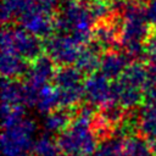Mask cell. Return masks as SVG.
Returning a JSON list of instances; mask_svg holds the SVG:
<instances>
[{
    "instance_id": "4316f807",
    "label": "cell",
    "mask_w": 156,
    "mask_h": 156,
    "mask_svg": "<svg viewBox=\"0 0 156 156\" xmlns=\"http://www.w3.org/2000/svg\"><path fill=\"white\" fill-rule=\"evenodd\" d=\"M77 4H78V0H58V10L67 9V7L77 5Z\"/></svg>"
},
{
    "instance_id": "5bb4252c",
    "label": "cell",
    "mask_w": 156,
    "mask_h": 156,
    "mask_svg": "<svg viewBox=\"0 0 156 156\" xmlns=\"http://www.w3.org/2000/svg\"><path fill=\"white\" fill-rule=\"evenodd\" d=\"M83 74L76 66H61L57 67L54 77V87L60 90L71 89L79 85H83Z\"/></svg>"
},
{
    "instance_id": "9c48e42d",
    "label": "cell",
    "mask_w": 156,
    "mask_h": 156,
    "mask_svg": "<svg viewBox=\"0 0 156 156\" xmlns=\"http://www.w3.org/2000/svg\"><path fill=\"white\" fill-rule=\"evenodd\" d=\"M30 69L29 61L21 57L15 51H1L0 71L5 79H20L27 77Z\"/></svg>"
},
{
    "instance_id": "9a60e30c",
    "label": "cell",
    "mask_w": 156,
    "mask_h": 156,
    "mask_svg": "<svg viewBox=\"0 0 156 156\" xmlns=\"http://www.w3.org/2000/svg\"><path fill=\"white\" fill-rule=\"evenodd\" d=\"M2 104L11 106H24V83L17 79H5L1 82Z\"/></svg>"
},
{
    "instance_id": "d6986e66",
    "label": "cell",
    "mask_w": 156,
    "mask_h": 156,
    "mask_svg": "<svg viewBox=\"0 0 156 156\" xmlns=\"http://www.w3.org/2000/svg\"><path fill=\"white\" fill-rule=\"evenodd\" d=\"M127 110L118 102H108L99 108L98 117L110 128L118 126L126 117Z\"/></svg>"
},
{
    "instance_id": "e0dca14e",
    "label": "cell",
    "mask_w": 156,
    "mask_h": 156,
    "mask_svg": "<svg viewBox=\"0 0 156 156\" xmlns=\"http://www.w3.org/2000/svg\"><path fill=\"white\" fill-rule=\"evenodd\" d=\"M139 134L151 144L156 143V108L149 104L139 110Z\"/></svg>"
},
{
    "instance_id": "83f0119b",
    "label": "cell",
    "mask_w": 156,
    "mask_h": 156,
    "mask_svg": "<svg viewBox=\"0 0 156 156\" xmlns=\"http://www.w3.org/2000/svg\"><path fill=\"white\" fill-rule=\"evenodd\" d=\"M95 1H98V0H78V4H80V5H83V6H85V7H89L91 4H94Z\"/></svg>"
},
{
    "instance_id": "cb8c5ba5",
    "label": "cell",
    "mask_w": 156,
    "mask_h": 156,
    "mask_svg": "<svg viewBox=\"0 0 156 156\" xmlns=\"http://www.w3.org/2000/svg\"><path fill=\"white\" fill-rule=\"evenodd\" d=\"M144 10L150 27L156 30V0H147L144 5Z\"/></svg>"
},
{
    "instance_id": "f546056e",
    "label": "cell",
    "mask_w": 156,
    "mask_h": 156,
    "mask_svg": "<svg viewBox=\"0 0 156 156\" xmlns=\"http://www.w3.org/2000/svg\"><path fill=\"white\" fill-rule=\"evenodd\" d=\"M105 1H108V0H105Z\"/></svg>"
},
{
    "instance_id": "7a4b0ae2",
    "label": "cell",
    "mask_w": 156,
    "mask_h": 156,
    "mask_svg": "<svg viewBox=\"0 0 156 156\" xmlns=\"http://www.w3.org/2000/svg\"><path fill=\"white\" fill-rule=\"evenodd\" d=\"M35 130L37 126L29 118H24L11 128L2 129L1 149L4 156H32Z\"/></svg>"
},
{
    "instance_id": "4fadbf2b",
    "label": "cell",
    "mask_w": 156,
    "mask_h": 156,
    "mask_svg": "<svg viewBox=\"0 0 156 156\" xmlns=\"http://www.w3.org/2000/svg\"><path fill=\"white\" fill-rule=\"evenodd\" d=\"M37 9L33 0H2L1 21L2 24H11L15 20H21L24 15Z\"/></svg>"
},
{
    "instance_id": "ffe728a7",
    "label": "cell",
    "mask_w": 156,
    "mask_h": 156,
    "mask_svg": "<svg viewBox=\"0 0 156 156\" xmlns=\"http://www.w3.org/2000/svg\"><path fill=\"white\" fill-rule=\"evenodd\" d=\"M62 154L57 140L50 134H43L34 141L32 156H62Z\"/></svg>"
},
{
    "instance_id": "8fae6325",
    "label": "cell",
    "mask_w": 156,
    "mask_h": 156,
    "mask_svg": "<svg viewBox=\"0 0 156 156\" xmlns=\"http://www.w3.org/2000/svg\"><path fill=\"white\" fill-rule=\"evenodd\" d=\"M118 80H121L127 87L141 89L146 93V90L151 85L149 67L145 62L134 61L127 67V69Z\"/></svg>"
},
{
    "instance_id": "d4e9b609",
    "label": "cell",
    "mask_w": 156,
    "mask_h": 156,
    "mask_svg": "<svg viewBox=\"0 0 156 156\" xmlns=\"http://www.w3.org/2000/svg\"><path fill=\"white\" fill-rule=\"evenodd\" d=\"M33 2L38 10L50 15L54 12V10L58 7V0H33Z\"/></svg>"
},
{
    "instance_id": "8992f818",
    "label": "cell",
    "mask_w": 156,
    "mask_h": 156,
    "mask_svg": "<svg viewBox=\"0 0 156 156\" xmlns=\"http://www.w3.org/2000/svg\"><path fill=\"white\" fill-rule=\"evenodd\" d=\"M12 41L15 51L27 61H34L44 54V41L32 35L26 29L12 27Z\"/></svg>"
},
{
    "instance_id": "277c9868",
    "label": "cell",
    "mask_w": 156,
    "mask_h": 156,
    "mask_svg": "<svg viewBox=\"0 0 156 156\" xmlns=\"http://www.w3.org/2000/svg\"><path fill=\"white\" fill-rule=\"evenodd\" d=\"M83 90L87 102L95 106L101 107L108 102H115L112 96V83H110V80L100 72H96L84 79Z\"/></svg>"
},
{
    "instance_id": "30bf717a",
    "label": "cell",
    "mask_w": 156,
    "mask_h": 156,
    "mask_svg": "<svg viewBox=\"0 0 156 156\" xmlns=\"http://www.w3.org/2000/svg\"><path fill=\"white\" fill-rule=\"evenodd\" d=\"M104 50L94 41L91 40L88 45L83 46L80 49V52L78 55V58L74 63V66L82 72L83 76H91L100 69V62H101V52Z\"/></svg>"
},
{
    "instance_id": "603a6c76",
    "label": "cell",
    "mask_w": 156,
    "mask_h": 156,
    "mask_svg": "<svg viewBox=\"0 0 156 156\" xmlns=\"http://www.w3.org/2000/svg\"><path fill=\"white\" fill-rule=\"evenodd\" d=\"M93 20L95 21V23L101 22V21H106L107 18L111 17V10H110V5L107 1L105 0H98L94 4H91L88 7Z\"/></svg>"
},
{
    "instance_id": "2e32d148",
    "label": "cell",
    "mask_w": 156,
    "mask_h": 156,
    "mask_svg": "<svg viewBox=\"0 0 156 156\" xmlns=\"http://www.w3.org/2000/svg\"><path fill=\"white\" fill-rule=\"evenodd\" d=\"M123 152L124 156H155L152 144L139 133L123 140Z\"/></svg>"
},
{
    "instance_id": "ba28073f",
    "label": "cell",
    "mask_w": 156,
    "mask_h": 156,
    "mask_svg": "<svg viewBox=\"0 0 156 156\" xmlns=\"http://www.w3.org/2000/svg\"><path fill=\"white\" fill-rule=\"evenodd\" d=\"M56 69V63L52 58L46 54H43L30 63V69L26 77V82L40 89L41 87L49 84L50 80H54Z\"/></svg>"
},
{
    "instance_id": "7c38bea8",
    "label": "cell",
    "mask_w": 156,
    "mask_h": 156,
    "mask_svg": "<svg viewBox=\"0 0 156 156\" xmlns=\"http://www.w3.org/2000/svg\"><path fill=\"white\" fill-rule=\"evenodd\" d=\"M76 118V108L58 107L46 115L44 119V129L48 134H61Z\"/></svg>"
},
{
    "instance_id": "6da1fadb",
    "label": "cell",
    "mask_w": 156,
    "mask_h": 156,
    "mask_svg": "<svg viewBox=\"0 0 156 156\" xmlns=\"http://www.w3.org/2000/svg\"><path fill=\"white\" fill-rule=\"evenodd\" d=\"M56 140L65 155L91 156L99 145V140L91 129V122L79 117H76L71 126L57 135Z\"/></svg>"
},
{
    "instance_id": "3957f363",
    "label": "cell",
    "mask_w": 156,
    "mask_h": 156,
    "mask_svg": "<svg viewBox=\"0 0 156 156\" xmlns=\"http://www.w3.org/2000/svg\"><path fill=\"white\" fill-rule=\"evenodd\" d=\"M79 46L69 35L55 34L44 40V50L48 56L52 58L56 66H73L80 52Z\"/></svg>"
},
{
    "instance_id": "44dd1931",
    "label": "cell",
    "mask_w": 156,
    "mask_h": 156,
    "mask_svg": "<svg viewBox=\"0 0 156 156\" xmlns=\"http://www.w3.org/2000/svg\"><path fill=\"white\" fill-rule=\"evenodd\" d=\"M82 99H84L83 85L71 88V89H58V104L60 107L65 108H76L79 106Z\"/></svg>"
},
{
    "instance_id": "ac0fdd59",
    "label": "cell",
    "mask_w": 156,
    "mask_h": 156,
    "mask_svg": "<svg viewBox=\"0 0 156 156\" xmlns=\"http://www.w3.org/2000/svg\"><path fill=\"white\" fill-rule=\"evenodd\" d=\"M37 110L40 113L49 115L54 110L60 107L58 104V89L50 84H46L39 89L38 101L35 105Z\"/></svg>"
},
{
    "instance_id": "52a82bcc",
    "label": "cell",
    "mask_w": 156,
    "mask_h": 156,
    "mask_svg": "<svg viewBox=\"0 0 156 156\" xmlns=\"http://www.w3.org/2000/svg\"><path fill=\"white\" fill-rule=\"evenodd\" d=\"M132 62V57L124 51H106L101 56L100 73L108 80H118Z\"/></svg>"
},
{
    "instance_id": "484cf974",
    "label": "cell",
    "mask_w": 156,
    "mask_h": 156,
    "mask_svg": "<svg viewBox=\"0 0 156 156\" xmlns=\"http://www.w3.org/2000/svg\"><path fill=\"white\" fill-rule=\"evenodd\" d=\"M146 99H147V104L156 108V88H152L146 91Z\"/></svg>"
},
{
    "instance_id": "5b68a950",
    "label": "cell",
    "mask_w": 156,
    "mask_h": 156,
    "mask_svg": "<svg viewBox=\"0 0 156 156\" xmlns=\"http://www.w3.org/2000/svg\"><path fill=\"white\" fill-rule=\"evenodd\" d=\"M20 26L32 35L44 40L55 35L54 33L56 32L54 16L38 9H34L27 15H24L20 20Z\"/></svg>"
},
{
    "instance_id": "f1b7e54d",
    "label": "cell",
    "mask_w": 156,
    "mask_h": 156,
    "mask_svg": "<svg viewBox=\"0 0 156 156\" xmlns=\"http://www.w3.org/2000/svg\"><path fill=\"white\" fill-rule=\"evenodd\" d=\"M65 156H84V155H80V154H72V155H65Z\"/></svg>"
},
{
    "instance_id": "7402d4cb",
    "label": "cell",
    "mask_w": 156,
    "mask_h": 156,
    "mask_svg": "<svg viewBox=\"0 0 156 156\" xmlns=\"http://www.w3.org/2000/svg\"><path fill=\"white\" fill-rule=\"evenodd\" d=\"M91 156H124L123 140L111 136L104 141H100Z\"/></svg>"
}]
</instances>
